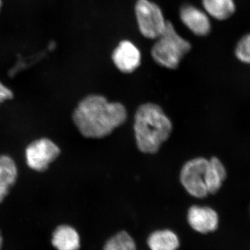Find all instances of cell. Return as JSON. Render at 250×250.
Returning <instances> with one entry per match:
<instances>
[{
  "label": "cell",
  "mask_w": 250,
  "mask_h": 250,
  "mask_svg": "<svg viewBox=\"0 0 250 250\" xmlns=\"http://www.w3.org/2000/svg\"><path fill=\"white\" fill-rule=\"evenodd\" d=\"M126 108L120 103H108L103 95H89L77 104L72 113L74 124L83 137L103 139L124 124Z\"/></svg>",
  "instance_id": "1"
},
{
  "label": "cell",
  "mask_w": 250,
  "mask_h": 250,
  "mask_svg": "<svg viewBox=\"0 0 250 250\" xmlns=\"http://www.w3.org/2000/svg\"><path fill=\"white\" fill-rule=\"evenodd\" d=\"M227 170L216 156L197 157L187 161L180 172V182L189 195L205 198L220 190L227 178Z\"/></svg>",
  "instance_id": "2"
},
{
  "label": "cell",
  "mask_w": 250,
  "mask_h": 250,
  "mask_svg": "<svg viewBox=\"0 0 250 250\" xmlns=\"http://www.w3.org/2000/svg\"><path fill=\"white\" fill-rule=\"evenodd\" d=\"M134 129L139 150L144 154H154L170 138L172 124L159 105L146 103L136 112Z\"/></svg>",
  "instance_id": "3"
},
{
  "label": "cell",
  "mask_w": 250,
  "mask_h": 250,
  "mask_svg": "<svg viewBox=\"0 0 250 250\" xmlns=\"http://www.w3.org/2000/svg\"><path fill=\"white\" fill-rule=\"evenodd\" d=\"M155 40L151 49L152 59L158 65L170 70L177 69L192 48L191 43L182 37L168 21L162 34Z\"/></svg>",
  "instance_id": "4"
},
{
  "label": "cell",
  "mask_w": 250,
  "mask_h": 250,
  "mask_svg": "<svg viewBox=\"0 0 250 250\" xmlns=\"http://www.w3.org/2000/svg\"><path fill=\"white\" fill-rule=\"evenodd\" d=\"M136 23L145 38L155 40L164 31L167 24L162 9L151 0H137L134 6Z\"/></svg>",
  "instance_id": "5"
},
{
  "label": "cell",
  "mask_w": 250,
  "mask_h": 250,
  "mask_svg": "<svg viewBox=\"0 0 250 250\" xmlns=\"http://www.w3.org/2000/svg\"><path fill=\"white\" fill-rule=\"evenodd\" d=\"M60 147L52 140L41 138L29 143L25 149L27 165L38 172H45L61 154Z\"/></svg>",
  "instance_id": "6"
},
{
  "label": "cell",
  "mask_w": 250,
  "mask_h": 250,
  "mask_svg": "<svg viewBox=\"0 0 250 250\" xmlns=\"http://www.w3.org/2000/svg\"><path fill=\"white\" fill-rule=\"evenodd\" d=\"M179 14L182 22L194 35L205 37L210 34L211 23L209 16L204 10L187 3L181 6Z\"/></svg>",
  "instance_id": "7"
},
{
  "label": "cell",
  "mask_w": 250,
  "mask_h": 250,
  "mask_svg": "<svg viewBox=\"0 0 250 250\" xmlns=\"http://www.w3.org/2000/svg\"><path fill=\"white\" fill-rule=\"evenodd\" d=\"M111 58L120 71L132 73L141 65V52L132 41L123 40L113 49Z\"/></svg>",
  "instance_id": "8"
},
{
  "label": "cell",
  "mask_w": 250,
  "mask_h": 250,
  "mask_svg": "<svg viewBox=\"0 0 250 250\" xmlns=\"http://www.w3.org/2000/svg\"><path fill=\"white\" fill-rule=\"evenodd\" d=\"M187 218L192 229L203 234L213 232L218 228V213L208 207L192 206L188 211Z\"/></svg>",
  "instance_id": "9"
},
{
  "label": "cell",
  "mask_w": 250,
  "mask_h": 250,
  "mask_svg": "<svg viewBox=\"0 0 250 250\" xmlns=\"http://www.w3.org/2000/svg\"><path fill=\"white\" fill-rule=\"evenodd\" d=\"M18 166L14 159L7 154L0 155V204L4 202L11 188L17 182Z\"/></svg>",
  "instance_id": "10"
},
{
  "label": "cell",
  "mask_w": 250,
  "mask_h": 250,
  "mask_svg": "<svg viewBox=\"0 0 250 250\" xmlns=\"http://www.w3.org/2000/svg\"><path fill=\"white\" fill-rule=\"evenodd\" d=\"M52 246L57 250H80V236L75 228L68 225H61L52 233Z\"/></svg>",
  "instance_id": "11"
},
{
  "label": "cell",
  "mask_w": 250,
  "mask_h": 250,
  "mask_svg": "<svg viewBox=\"0 0 250 250\" xmlns=\"http://www.w3.org/2000/svg\"><path fill=\"white\" fill-rule=\"evenodd\" d=\"M147 246L150 250H177L180 242L174 231L170 229L157 230L148 237Z\"/></svg>",
  "instance_id": "12"
},
{
  "label": "cell",
  "mask_w": 250,
  "mask_h": 250,
  "mask_svg": "<svg viewBox=\"0 0 250 250\" xmlns=\"http://www.w3.org/2000/svg\"><path fill=\"white\" fill-rule=\"evenodd\" d=\"M204 11L208 16L225 21L231 17L236 11L234 0H201Z\"/></svg>",
  "instance_id": "13"
},
{
  "label": "cell",
  "mask_w": 250,
  "mask_h": 250,
  "mask_svg": "<svg viewBox=\"0 0 250 250\" xmlns=\"http://www.w3.org/2000/svg\"><path fill=\"white\" fill-rule=\"evenodd\" d=\"M103 250H137L134 238L126 231H121L110 238Z\"/></svg>",
  "instance_id": "14"
},
{
  "label": "cell",
  "mask_w": 250,
  "mask_h": 250,
  "mask_svg": "<svg viewBox=\"0 0 250 250\" xmlns=\"http://www.w3.org/2000/svg\"><path fill=\"white\" fill-rule=\"evenodd\" d=\"M235 54L238 60L250 64V34L243 36L238 41L235 49Z\"/></svg>",
  "instance_id": "15"
},
{
  "label": "cell",
  "mask_w": 250,
  "mask_h": 250,
  "mask_svg": "<svg viewBox=\"0 0 250 250\" xmlns=\"http://www.w3.org/2000/svg\"><path fill=\"white\" fill-rule=\"evenodd\" d=\"M14 98V92L6 86L2 82H0V104L7 100H12Z\"/></svg>",
  "instance_id": "16"
},
{
  "label": "cell",
  "mask_w": 250,
  "mask_h": 250,
  "mask_svg": "<svg viewBox=\"0 0 250 250\" xmlns=\"http://www.w3.org/2000/svg\"><path fill=\"white\" fill-rule=\"evenodd\" d=\"M3 246V238L1 233L0 232V250H1Z\"/></svg>",
  "instance_id": "17"
},
{
  "label": "cell",
  "mask_w": 250,
  "mask_h": 250,
  "mask_svg": "<svg viewBox=\"0 0 250 250\" xmlns=\"http://www.w3.org/2000/svg\"><path fill=\"white\" fill-rule=\"evenodd\" d=\"M1 6H2V2H1V0H0V11H1Z\"/></svg>",
  "instance_id": "18"
}]
</instances>
